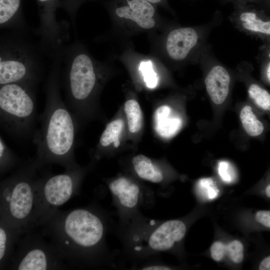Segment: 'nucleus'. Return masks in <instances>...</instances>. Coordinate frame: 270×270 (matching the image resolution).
I'll use <instances>...</instances> for the list:
<instances>
[{"label": "nucleus", "mask_w": 270, "mask_h": 270, "mask_svg": "<svg viewBox=\"0 0 270 270\" xmlns=\"http://www.w3.org/2000/svg\"><path fill=\"white\" fill-rule=\"evenodd\" d=\"M50 68L45 84L46 102L39 118L40 126L33 134L36 147L33 158L38 169L46 164H56L66 170L80 166L74 150L78 128L76 120L60 92V58L52 55Z\"/></svg>", "instance_id": "nucleus-1"}, {"label": "nucleus", "mask_w": 270, "mask_h": 270, "mask_svg": "<svg viewBox=\"0 0 270 270\" xmlns=\"http://www.w3.org/2000/svg\"><path fill=\"white\" fill-rule=\"evenodd\" d=\"M40 227L69 268L86 266L104 234L100 216L83 208L58 210Z\"/></svg>", "instance_id": "nucleus-2"}, {"label": "nucleus", "mask_w": 270, "mask_h": 270, "mask_svg": "<svg viewBox=\"0 0 270 270\" xmlns=\"http://www.w3.org/2000/svg\"><path fill=\"white\" fill-rule=\"evenodd\" d=\"M58 52L64 100L79 130L89 116L91 102L100 78V68L78 42L62 46Z\"/></svg>", "instance_id": "nucleus-3"}, {"label": "nucleus", "mask_w": 270, "mask_h": 270, "mask_svg": "<svg viewBox=\"0 0 270 270\" xmlns=\"http://www.w3.org/2000/svg\"><path fill=\"white\" fill-rule=\"evenodd\" d=\"M39 169L33 158L22 162L0 184V216L23 234L38 228L37 188Z\"/></svg>", "instance_id": "nucleus-4"}, {"label": "nucleus", "mask_w": 270, "mask_h": 270, "mask_svg": "<svg viewBox=\"0 0 270 270\" xmlns=\"http://www.w3.org/2000/svg\"><path fill=\"white\" fill-rule=\"evenodd\" d=\"M27 32L12 31L0 38V86L24 83L38 86L44 74L39 43L32 42Z\"/></svg>", "instance_id": "nucleus-5"}, {"label": "nucleus", "mask_w": 270, "mask_h": 270, "mask_svg": "<svg viewBox=\"0 0 270 270\" xmlns=\"http://www.w3.org/2000/svg\"><path fill=\"white\" fill-rule=\"evenodd\" d=\"M36 87L24 83L0 86V127L13 138H26L33 132L36 116Z\"/></svg>", "instance_id": "nucleus-6"}, {"label": "nucleus", "mask_w": 270, "mask_h": 270, "mask_svg": "<svg viewBox=\"0 0 270 270\" xmlns=\"http://www.w3.org/2000/svg\"><path fill=\"white\" fill-rule=\"evenodd\" d=\"M86 171V168L80 166L40 178L37 188L38 227L78 194Z\"/></svg>", "instance_id": "nucleus-7"}, {"label": "nucleus", "mask_w": 270, "mask_h": 270, "mask_svg": "<svg viewBox=\"0 0 270 270\" xmlns=\"http://www.w3.org/2000/svg\"><path fill=\"white\" fill-rule=\"evenodd\" d=\"M69 268L54 246L35 230L18 239L7 270H48Z\"/></svg>", "instance_id": "nucleus-8"}, {"label": "nucleus", "mask_w": 270, "mask_h": 270, "mask_svg": "<svg viewBox=\"0 0 270 270\" xmlns=\"http://www.w3.org/2000/svg\"><path fill=\"white\" fill-rule=\"evenodd\" d=\"M186 232L184 224L179 220L166 221L150 236V247L156 251H164L171 248L176 242L180 240Z\"/></svg>", "instance_id": "nucleus-9"}, {"label": "nucleus", "mask_w": 270, "mask_h": 270, "mask_svg": "<svg viewBox=\"0 0 270 270\" xmlns=\"http://www.w3.org/2000/svg\"><path fill=\"white\" fill-rule=\"evenodd\" d=\"M198 40L196 31L192 28H180L172 30L168 35L166 48L173 60L185 58Z\"/></svg>", "instance_id": "nucleus-10"}, {"label": "nucleus", "mask_w": 270, "mask_h": 270, "mask_svg": "<svg viewBox=\"0 0 270 270\" xmlns=\"http://www.w3.org/2000/svg\"><path fill=\"white\" fill-rule=\"evenodd\" d=\"M115 12L118 16L132 20L144 29H150L155 26L153 18L154 9L150 2L146 0H130L128 6L117 8Z\"/></svg>", "instance_id": "nucleus-11"}, {"label": "nucleus", "mask_w": 270, "mask_h": 270, "mask_svg": "<svg viewBox=\"0 0 270 270\" xmlns=\"http://www.w3.org/2000/svg\"><path fill=\"white\" fill-rule=\"evenodd\" d=\"M23 234L12 223L0 216V270H7L12 258L17 242Z\"/></svg>", "instance_id": "nucleus-12"}, {"label": "nucleus", "mask_w": 270, "mask_h": 270, "mask_svg": "<svg viewBox=\"0 0 270 270\" xmlns=\"http://www.w3.org/2000/svg\"><path fill=\"white\" fill-rule=\"evenodd\" d=\"M230 78L228 71L222 66H214L205 78L207 92L212 101L220 104L226 99L229 91Z\"/></svg>", "instance_id": "nucleus-13"}, {"label": "nucleus", "mask_w": 270, "mask_h": 270, "mask_svg": "<svg viewBox=\"0 0 270 270\" xmlns=\"http://www.w3.org/2000/svg\"><path fill=\"white\" fill-rule=\"evenodd\" d=\"M182 124L180 118L174 114L168 106H160L154 112V129L162 138H170L174 136L180 129Z\"/></svg>", "instance_id": "nucleus-14"}, {"label": "nucleus", "mask_w": 270, "mask_h": 270, "mask_svg": "<svg viewBox=\"0 0 270 270\" xmlns=\"http://www.w3.org/2000/svg\"><path fill=\"white\" fill-rule=\"evenodd\" d=\"M20 5V0H0V28L28 32L29 27L26 22L17 16Z\"/></svg>", "instance_id": "nucleus-15"}, {"label": "nucleus", "mask_w": 270, "mask_h": 270, "mask_svg": "<svg viewBox=\"0 0 270 270\" xmlns=\"http://www.w3.org/2000/svg\"><path fill=\"white\" fill-rule=\"evenodd\" d=\"M109 188L122 206L132 208L136 206L140 190L136 184L121 177L112 180L109 184Z\"/></svg>", "instance_id": "nucleus-16"}, {"label": "nucleus", "mask_w": 270, "mask_h": 270, "mask_svg": "<svg viewBox=\"0 0 270 270\" xmlns=\"http://www.w3.org/2000/svg\"><path fill=\"white\" fill-rule=\"evenodd\" d=\"M132 162L135 172L140 178L155 183L162 181V171L148 158L142 154L138 155L132 158Z\"/></svg>", "instance_id": "nucleus-17"}, {"label": "nucleus", "mask_w": 270, "mask_h": 270, "mask_svg": "<svg viewBox=\"0 0 270 270\" xmlns=\"http://www.w3.org/2000/svg\"><path fill=\"white\" fill-rule=\"evenodd\" d=\"M124 122L121 119H116L108 122L103 131L100 140V148H106L112 144L115 148L120 145V136L123 128Z\"/></svg>", "instance_id": "nucleus-18"}, {"label": "nucleus", "mask_w": 270, "mask_h": 270, "mask_svg": "<svg viewBox=\"0 0 270 270\" xmlns=\"http://www.w3.org/2000/svg\"><path fill=\"white\" fill-rule=\"evenodd\" d=\"M239 18L246 30L270 35V21L262 20L254 12L242 9Z\"/></svg>", "instance_id": "nucleus-19"}, {"label": "nucleus", "mask_w": 270, "mask_h": 270, "mask_svg": "<svg viewBox=\"0 0 270 270\" xmlns=\"http://www.w3.org/2000/svg\"><path fill=\"white\" fill-rule=\"evenodd\" d=\"M21 160L12 150L0 136V176L17 168L21 164Z\"/></svg>", "instance_id": "nucleus-20"}, {"label": "nucleus", "mask_w": 270, "mask_h": 270, "mask_svg": "<svg viewBox=\"0 0 270 270\" xmlns=\"http://www.w3.org/2000/svg\"><path fill=\"white\" fill-rule=\"evenodd\" d=\"M240 119L243 128L247 134L252 136L260 135L264 131L262 124L256 118L252 108L246 106L240 112Z\"/></svg>", "instance_id": "nucleus-21"}, {"label": "nucleus", "mask_w": 270, "mask_h": 270, "mask_svg": "<svg viewBox=\"0 0 270 270\" xmlns=\"http://www.w3.org/2000/svg\"><path fill=\"white\" fill-rule=\"evenodd\" d=\"M124 109L129 130L132 133L138 132L142 125V114L138 103L134 100H128L124 104Z\"/></svg>", "instance_id": "nucleus-22"}, {"label": "nucleus", "mask_w": 270, "mask_h": 270, "mask_svg": "<svg viewBox=\"0 0 270 270\" xmlns=\"http://www.w3.org/2000/svg\"><path fill=\"white\" fill-rule=\"evenodd\" d=\"M248 94L259 108L270 111V94L256 84H252L248 90Z\"/></svg>", "instance_id": "nucleus-23"}, {"label": "nucleus", "mask_w": 270, "mask_h": 270, "mask_svg": "<svg viewBox=\"0 0 270 270\" xmlns=\"http://www.w3.org/2000/svg\"><path fill=\"white\" fill-rule=\"evenodd\" d=\"M197 184L198 191L202 197L213 200L218 196L219 190L212 178L200 179Z\"/></svg>", "instance_id": "nucleus-24"}, {"label": "nucleus", "mask_w": 270, "mask_h": 270, "mask_svg": "<svg viewBox=\"0 0 270 270\" xmlns=\"http://www.w3.org/2000/svg\"><path fill=\"white\" fill-rule=\"evenodd\" d=\"M139 70L144 77L146 86L150 88H154L158 83V76L154 70L152 62L146 60L141 62Z\"/></svg>", "instance_id": "nucleus-25"}, {"label": "nucleus", "mask_w": 270, "mask_h": 270, "mask_svg": "<svg viewBox=\"0 0 270 270\" xmlns=\"http://www.w3.org/2000/svg\"><path fill=\"white\" fill-rule=\"evenodd\" d=\"M230 257L236 264L240 263L244 258V246L238 240L231 242L226 246Z\"/></svg>", "instance_id": "nucleus-26"}, {"label": "nucleus", "mask_w": 270, "mask_h": 270, "mask_svg": "<svg viewBox=\"0 0 270 270\" xmlns=\"http://www.w3.org/2000/svg\"><path fill=\"white\" fill-rule=\"evenodd\" d=\"M218 170L219 176L224 182L230 183L235 179L234 170L229 162L220 161L218 164Z\"/></svg>", "instance_id": "nucleus-27"}, {"label": "nucleus", "mask_w": 270, "mask_h": 270, "mask_svg": "<svg viewBox=\"0 0 270 270\" xmlns=\"http://www.w3.org/2000/svg\"><path fill=\"white\" fill-rule=\"evenodd\" d=\"M226 246L222 242H216L210 248L211 256L215 261H220L224 258L226 250Z\"/></svg>", "instance_id": "nucleus-28"}, {"label": "nucleus", "mask_w": 270, "mask_h": 270, "mask_svg": "<svg viewBox=\"0 0 270 270\" xmlns=\"http://www.w3.org/2000/svg\"><path fill=\"white\" fill-rule=\"evenodd\" d=\"M258 268L260 270H270V254L260 260Z\"/></svg>", "instance_id": "nucleus-29"}, {"label": "nucleus", "mask_w": 270, "mask_h": 270, "mask_svg": "<svg viewBox=\"0 0 270 270\" xmlns=\"http://www.w3.org/2000/svg\"><path fill=\"white\" fill-rule=\"evenodd\" d=\"M144 270H170L168 267L164 266H152L144 268Z\"/></svg>", "instance_id": "nucleus-30"}, {"label": "nucleus", "mask_w": 270, "mask_h": 270, "mask_svg": "<svg viewBox=\"0 0 270 270\" xmlns=\"http://www.w3.org/2000/svg\"><path fill=\"white\" fill-rule=\"evenodd\" d=\"M262 194L268 198H270V182L267 184L262 190Z\"/></svg>", "instance_id": "nucleus-31"}, {"label": "nucleus", "mask_w": 270, "mask_h": 270, "mask_svg": "<svg viewBox=\"0 0 270 270\" xmlns=\"http://www.w3.org/2000/svg\"><path fill=\"white\" fill-rule=\"evenodd\" d=\"M267 76L268 79L270 80V64L268 65L267 70Z\"/></svg>", "instance_id": "nucleus-32"}, {"label": "nucleus", "mask_w": 270, "mask_h": 270, "mask_svg": "<svg viewBox=\"0 0 270 270\" xmlns=\"http://www.w3.org/2000/svg\"><path fill=\"white\" fill-rule=\"evenodd\" d=\"M146 0L149 2H150L157 3V2H160L161 0Z\"/></svg>", "instance_id": "nucleus-33"}, {"label": "nucleus", "mask_w": 270, "mask_h": 270, "mask_svg": "<svg viewBox=\"0 0 270 270\" xmlns=\"http://www.w3.org/2000/svg\"><path fill=\"white\" fill-rule=\"evenodd\" d=\"M40 2H47L49 0H38Z\"/></svg>", "instance_id": "nucleus-34"}, {"label": "nucleus", "mask_w": 270, "mask_h": 270, "mask_svg": "<svg viewBox=\"0 0 270 270\" xmlns=\"http://www.w3.org/2000/svg\"></svg>", "instance_id": "nucleus-35"}, {"label": "nucleus", "mask_w": 270, "mask_h": 270, "mask_svg": "<svg viewBox=\"0 0 270 270\" xmlns=\"http://www.w3.org/2000/svg\"><path fill=\"white\" fill-rule=\"evenodd\" d=\"M269 56H270V55H269Z\"/></svg>", "instance_id": "nucleus-36"}, {"label": "nucleus", "mask_w": 270, "mask_h": 270, "mask_svg": "<svg viewBox=\"0 0 270 270\" xmlns=\"http://www.w3.org/2000/svg\"></svg>", "instance_id": "nucleus-37"}]
</instances>
